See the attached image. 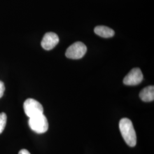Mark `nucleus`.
Here are the masks:
<instances>
[{
	"instance_id": "nucleus-8",
	"label": "nucleus",
	"mask_w": 154,
	"mask_h": 154,
	"mask_svg": "<svg viewBox=\"0 0 154 154\" xmlns=\"http://www.w3.org/2000/svg\"><path fill=\"white\" fill-rule=\"evenodd\" d=\"M139 97L145 102L153 101L154 99V86H149L143 88L140 92Z\"/></svg>"
},
{
	"instance_id": "nucleus-11",
	"label": "nucleus",
	"mask_w": 154,
	"mask_h": 154,
	"mask_svg": "<svg viewBox=\"0 0 154 154\" xmlns=\"http://www.w3.org/2000/svg\"><path fill=\"white\" fill-rule=\"evenodd\" d=\"M18 154H30V153L26 149H22L20 151Z\"/></svg>"
},
{
	"instance_id": "nucleus-5",
	"label": "nucleus",
	"mask_w": 154,
	"mask_h": 154,
	"mask_svg": "<svg viewBox=\"0 0 154 154\" xmlns=\"http://www.w3.org/2000/svg\"><path fill=\"white\" fill-rule=\"evenodd\" d=\"M143 74L139 68H134L123 79V83L127 86L138 85L142 82Z\"/></svg>"
},
{
	"instance_id": "nucleus-10",
	"label": "nucleus",
	"mask_w": 154,
	"mask_h": 154,
	"mask_svg": "<svg viewBox=\"0 0 154 154\" xmlns=\"http://www.w3.org/2000/svg\"><path fill=\"white\" fill-rule=\"evenodd\" d=\"M5 90L4 83L0 81V98L3 96Z\"/></svg>"
},
{
	"instance_id": "nucleus-3",
	"label": "nucleus",
	"mask_w": 154,
	"mask_h": 154,
	"mask_svg": "<svg viewBox=\"0 0 154 154\" xmlns=\"http://www.w3.org/2000/svg\"><path fill=\"white\" fill-rule=\"evenodd\" d=\"M23 110L29 118L42 114L44 112V108L37 100L32 98L27 99L23 103Z\"/></svg>"
},
{
	"instance_id": "nucleus-9",
	"label": "nucleus",
	"mask_w": 154,
	"mask_h": 154,
	"mask_svg": "<svg viewBox=\"0 0 154 154\" xmlns=\"http://www.w3.org/2000/svg\"><path fill=\"white\" fill-rule=\"evenodd\" d=\"M7 116L5 113H0V134L3 132L5 128Z\"/></svg>"
},
{
	"instance_id": "nucleus-7",
	"label": "nucleus",
	"mask_w": 154,
	"mask_h": 154,
	"mask_svg": "<svg viewBox=\"0 0 154 154\" xmlns=\"http://www.w3.org/2000/svg\"><path fill=\"white\" fill-rule=\"evenodd\" d=\"M95 33L102 38H108L113 37L115 32L111 28L105 26H98L94 29Z\"/></svg>"
},
{
	"instance_id": "nucleus-6",
	"label": "nucleus",
	"mask_w": 154,
	"mask_h": 154,
	"mask_svg": "<svg viewBox=\"0 0 154 154\" xmlns=\"http://www.w3.org/2000/svg\"><path fill=\"white\" fill-rule=\"evenodd\" d=\"M59 41V37L55 33L53 32L46 33L41 41V46L45 50H50L58 44Z\"/></svg>"
},
{
	"instance_id": "nucleus-2",
	"label": "nucleus",
	"mask_w": 154,
	"mask_h": 154,
	"mask_svg": "<svg viewBox=\"0 0 154 154\" xmlns=\"http://www.w3.org/2000/svg\"><path fill=\"white\" fill-rule=\"evenodd\" d=\"M29 126L33 131L37 134H43L48 131L49 123L46 117L42 114L29 118Z\"/></svg>"
},
{
	"instance_id": "nucleus-4",
	"label": "nucleus",
	"mask_w": 154,
	"mask_h": 154,
	"mask_svg": "<svg viewBox=\"0 0 154 154\" xmlns=\"http://www.w3.org/2000/svg\"><path fill=\"white\" fill-rule=\"evenodd\" d=\"M87 51V47L81 42H77L70 46L66 50V57L72 60L82 58Z\"/></svg>"
},
{
	"instance_id": "nucleus-1",
	"label": "nucleus",
	"mask_w": 154,
	"mask_h": 154,
	"mask_svg": "<svg viewBox=\"0 0 154 154\" xmlns=\"http://www.w3.org/2000/svg\"><path fill=\"white\" fill-rule=\"evenodd\" d=\"M119 130L122 136L127 144L134 147L137 144V134L131 121L126 118H122L119 122Z\"/></svg>"
}]
</instances>
